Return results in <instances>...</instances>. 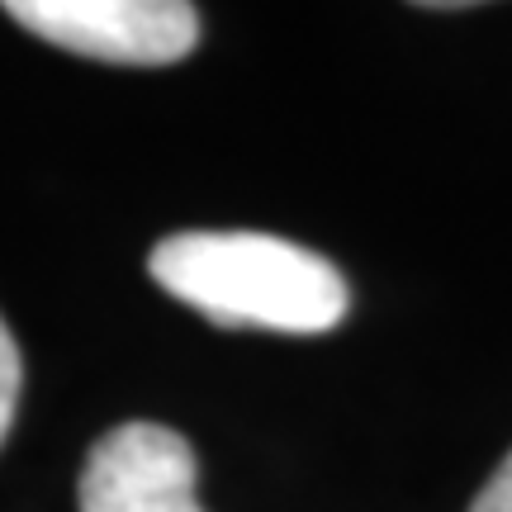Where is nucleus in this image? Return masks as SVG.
Masks as SVG:
<instances>
[{
    "mask_svg": "<svg viewBox=\"0 0 512 512\" xmlns=\"http://www.w3.org/2000/svg\"><path fill=\"white\" fill-rule=\"evenodd\" d=\"M470 512H512V451H508V460L494 470V479L479 489V498L470 503Z\"/></svg>",
    "mask_w": 512,
    "mask_h": 512,
    "instance_id": "5",
    "label": "nucleus"
},
{
    "mask_svg": "<svg viewBox=\"0 0 512 512\" xmlns=\"http://www.w3.org/2000/svg\"><path fill=\"white\" fill-rule=\"evenodd\" d=\"M19 384H24V366H19V347L5 318H0V446L15 427V408H19Z\"/></svg>",
    "mask_w": 512,
    "mask_h": 512,
    "instance_id": "4",
    "label": "nucleus"
},
{
    "mask_svg": "<svg viewBox=\"0 0 512 512\" xmlns=\"http://www.w3.org/2000/svg\"><path fill=\"white\" fill-rule=\"evenodd\" d=\"M200 465L181 432L157 422H124L91 446L76 479L81 512H204Z\"/></svg>",
    "mask_w": 512,
    "mask_h": 512,
    "instance_id": "3",
    "label": "nucleus"
},
{
    "mask_svg": "<svg viewBox=\"0 0 512 512\" xmlns=\"http://www.w3.org/2000/svg\"><path fill=\"white\" fill-rule=\"evenodd\" d=\"M5 15L67 53L166 67L200 43V10L185 0H10Z\"/></svg>",
    "mask_w": 512,
    "mask_h": 512,
    "instance_id": "2",
    "label": "nucleus"
},
{
    "mask_svg": "<svg viewBox=\"0 0 512 512\" xmlns=\"http://www.w3.org/2000/svg\"><path fill=\"white\" fill-rule=\"evenodd\" d=\"M171 299L219 328L332 332L351 309V290L328 256L271 233H176L147 256Z\"/></svg>",
    "mask_w": 512,
    "mask_h": 512,
    "instance_id": "1",
    "label": "nucleus"
}]
</instances>
